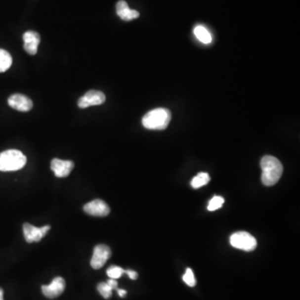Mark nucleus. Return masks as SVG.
Returning a JSON list of instances; mask_svg holds the SVG:
<instances>
[{
  "label": "nucleus",
  "instance_id": "obj_1",
  "mask_svg": "<svg viewBox=\"0 0 300 300\" xmlns=\"http://www.w3.org/2000/svg\"><path fill=\"white\" fill-rule=\"evenodd\" d=\"M261 180L265 186H273L279 182L284 171L281 162L277 158L266 155L261 160Z\"/></svg>",
  "mask_w": 300,
  "mask_h": 300
},
{
  "label": "nucleus",
  "instance_id": "obj_2",
  "mask_svg": "<svg viewBox=\"0 0 300 300\" xmlns=\"http://www.w3.org/2000/svg\"><path fill=\"white\" fill-rule=\"evenodd\" d=\"M171 112L167 109L158 108L148 112L144 115L142 124L151 130H164L171 121Z\"/></svg>",
  "mask_w": 300,
  "mask_h": 300
},
{
  "label": "nucleus",
  "instance_id": "obj_3",
  "mask_svg": "<svg viewBox=\"0 0 300 300\" xmlns=\"http://www.w3.org/2000/svg\"><path fill=\"white\" fill-rule=\"evenodd\" d=\"M26 163V156L17 149H8L0 153V171L2 172L21 170Z\"/></svg>",
  "mask_w": 300,
  "mask_h": 300
},
{
  "label": "nucleus",
  "instance_id": "obj_4",
  "mask_svg": "<svg viewBox=\"0 0 300 300\" xmlns=\"http://www.w3.org/2000/svg\"><path fill=\"white\" fill-rule=\"evenodd\" d=\"M230 244L235 249L246 252H251L257 247V240L255 237L245 231L237 232L232 234Z\"/></svg>",
  "mask_w": 300,
  "mask_h": 300
},
{
  "label": "nucleus",
  "instance_id": "obj_5",
  "mask_svg": "<svg viewBox=\"0 0 300 300\" xmlns=\"http://www.w3.org/2000/svg\"><path fill=\"white\" fill-rule=\"evenodd\" d=\"M111 250L105 245H98L93 249V257L91 258V267L99 269L104 267L107 260L111 257Z\"/></svg>",
  "mask_w": 300,
  "mask_h": 300
},
{
  "label": "nucleus",
  "instance_id": "obj_6",
  "mask_svg": "<svg viewBox=\"0 0 300 300\" xmlns=\"http://www.w3.org/2000/svg\"><path fill=\"white\" fill-rule=\"evenodd\" d=\"M106 97L101 91L90 90L80 98L78 105L80 109H86L90 106H97L104 104Z\"/></svg>",
  "mask_w": 300,
  "mask_h": 300
},
{
  "label": "nucleus",
  "instance_id": "obj_7",
  "mask_svg": "<svg viewBox=\"0 0 300 300\" xmlns=\"http://www.w3.org/2000/svg\"><path fill=\"white\" fill-rule=\"evenodd\" d=\"M24 229V239L27 243H34L40 242L41 239L45 236L47 232L50 229V226L45 225L42 228H38L30 223H24L23 226Z\"/></svg>",
  "mask_w": 300,
  "mask_h": 300
},
{
  "label": "nucleus",
  "instance_id": "obj_8",
  "mask_svg": "<svg viewBox=\"0 0 300 300\" xmlns=\"http://www.w3.org/2000/svg\"><path fill=\"white\" fill-rule=\"evenodd\" d=\"M84 211L87 214L94 217H105L109 215L110 208L104 200L94 199L84 206Z\"/></svg>",
  "mask_w": 300,
  "mask_h": 300
},
{
  "label": "nucleus",
  "instance_id": "obj_9",
  "mask_svg": "<svg viewBox=\"0 0 300 300\" xmlns=\"http://www.w3.org/2000/svg\"><path fill=\"white\" fill-rule=\"evenodd\" d=\"M75 163L71 160H62L59 159H53L51 161V170L54 175L58 178H65L69 176L74 170Z\"/></svg>",
  "mask_w": 300,
  "mask_h": 300
},
{
  "label": "nucleus",
  "instance_id": "obj_10",
  "mask_svg": "<svg viewBox=\"0 0 300 300\" xmlns=\"http://www.w3.org/2000/svg\"><path fill=\"white\" fill-rule=\"evenodd\" d=\"M65 281L62 277H56L48 285H43L42 292L48 299H55L64 293Z\"/></svg>",
  "mask_w": 300,
  "mask_h": 300
},
{
  "label": "nucleus",
  "instance_id": "obj_11",
  "mask_svg": "<svg viewBox=\"0 0 300 300\" xmlns=\"http://www.w3.org/2000/svg\"><path fill=\"white\" fill-rule=\"evenodd\" d=\"M8 104L11 108L20 112H29L33 108L32 100L21 93H14L11 95L8 98Z\"/></svg>",
  "mask_w": 300,
  "mask_h": 300
},
{
  "label": "nucleus",
  "instance_id": "obj_12",
  "mask_svg": "<svg viewBox=\"0 0 300 300\" xmlns=\"http://www.w3.org/2000/svg\"><path fill=\"white\" fill-rule=\"evenodd\" d=\"M23 40L24 50L30 55H35L40 43V35L35 31H27L24 33Z\"/></svg>",
  "mask_w": 300,
  "mask_h": 300
},
{
  "label": "nucleus",
  "instance_id": "obj_13",
  "mask_svg": "<svg viewBox=\"0 0 300 300\" xmlns=\"http://www.w3.org/2000/svg\"><path fill=\"white\" fill-rule=\"evenodd\" d=\"M116 12L118 16L125 21H131L133 19H138L139 17L138 11L129 8L128 3L124 0H120L116 4Z\"/></svg>",
  "mask_w": 300,
  "mask_h": 300
},
{
  "label": "nucleus",
  "instance_id": "obj_14",
  "mask_svg": "<svg viewBox=\"0 0 300 300\" xmlns=\"http://www.w3.org/2000/svg\"><path fill=\"white\" fill-rule=\"evenodd\" d=\"M13 63V59L11 57L10 53L0 48V73L7 71Z\"/></svg>",
  "mask_w": 300,
  "mask_h": 300
},
{
  "label": "nucleus",
  "instance_id": "obj_15",
  "mask_svg": "<svg viewBox=\"0 0 300 300\" xmlns=\"http://www.w3.org/2000/svg\"><path fill=\"white\" fill-rule=\"evenodd\" d=\"M194 33L197 39L204 43H210L212 42V36L205 27L200 25L195 27Z\"/></svg>",
  "mask_w": 300,
  "mask_h": 300
},
{
  "label": "nucleus",
  "instance_id": "obj_16",
  "mask_svg": "<svg viewBox=\"0 0 300 300\" xmlns=\"http://www.w3.org/2000/svg\"><path fill=\"white\" fill-rule=\"evenodd\" d=\"M210 177L207 173H199L191 181V185L194 189H199L210 183Z\"/></svg>",
  "mask_w": 300,
  "mask_h": 300
},
{
  "label": "nucleus",
  "instance_id": "obj_17",
  "mask_svg": "<svg viewBox=\"0 0 300 300\" xmlns=\"http://www.w3.org/2000/svg\"><path fill=\"white\" fill-rule=\"evenodd\" d=\"M125 273V269L120 266H111L107 269V275L113 279H120Z\"/></svg>",
  "mask_w": 300,
  "mask_h": 300
},
{
  "label": "nucleus",
  "instance_id": "obj_18",
  "mask_svg": "<svg viewBox=\"0 0 300 300\" xmlns=\"http://www.w3.org/2000/svg\"><path fill=\"white\" fill-rule=\"evenodd\" d=\"M223 204H224V199L223 197L214 196L209 203L208 210L215 211V210H219Z\"/></svg>",
  "mask_w": 300,
  "mask_h": 300
},
{
  "label": "nucleus",
  "instance_id": "obj_19",
  "mask_svg": "<svg viewBox=\"0 0 300 300\" xmlns=\"http://www.w3.org/2000/svg\"><path fill=\"white\" fill-rule=\"evenodd\" d=\"M97 290H98V293L102 295V297H104V299L108 300L109 298H111L113 290L107 283L102 282L100 284H98Z\"/></svg>",
  "mask_w": 300,
  "mask_h": 300
},
{
  "label": "nucleus",
  "instance_id": "obj_20",
  "mask_svg": "<svg viewBox=\"0 0 300 300\" xmlns=\"http://www.w3.org/2000/svg\"><path fill=\"white\" fill-rule=\"evenodd\" d=\"M183 280L189 287H194L196 285V279L194 278V274L191 268H187L186 272L183 276Z\"/></svg>",
  "mask_w": 300,
  "mask_h": 300
},
{
  "label": "nucleus",
  "instance_id": "obj_21",
  "mask_svg": "<svg viewBox=\"0 0 300 300\" xmlns=\"http://www.w3.org/2000/svg\"><path fill=\"white\" fill-rule=\"evenodd\" d=\"M125 274H127L128 276L129 277V279H133V280L138 279V273L135 271L128 269V270H125Z\"/></svg>",
  "mask_w": 300,
  "mask_h": 300
},
{
  "label": "nucleus",
  "instance_id": "obj_22",
  "mask_svg": "<svg viewBox=\"0 0 300 300\" xmlns=\"http://www.w3.org/2000/svg\"><path fill=\"white\" fill-rule=\"evenodd\" d=\"M106 283L109 284V286L111 288L112 290H118V282L116 281V279H109Z\"/></svg>",
  "mask_w": 300,
  "mask_h": 300
},
{
  "label": "nucleus",
  "instance_id": "obj_23",
  "mask_svg": "<svg viewBox=\"0 0 300 300\" xmlns=\"http://www.w3.org/2000/svg\"><path fill=\"white\" fill-rule=\"evenodd\" d=\"M118 294L120 295V297L124 298L125 295H127V291L125 290H117Z\"/></svg>",
  "mask_w": 300,
  "mask_h": 300
},
{
  "label": "nucleus",
  "instance_id": "obj_24",
  "mask_svg": "<svg viewBox=\"0 0 300 300\" xmlns=\"http://www.w3.org/2000/svg\"><path fill=\"white\" fill-rule=\"evenodd\" d=\"M0 300H3V291L1 288H0Z\"/></svg>",
  "mask_w": 300,
  "mask_h": 300
}]
</instances>
